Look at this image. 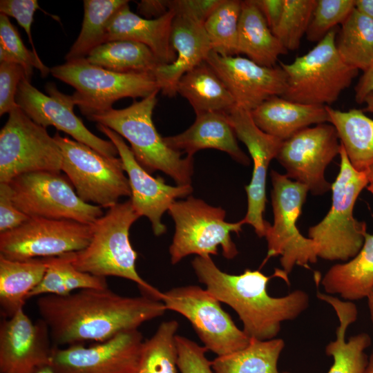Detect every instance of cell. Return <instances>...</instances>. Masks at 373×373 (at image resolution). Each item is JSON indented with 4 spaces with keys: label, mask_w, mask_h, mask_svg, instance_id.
Listing matches in <instances>:
<instances>
[{
    "label": "cell",
    "mask_w": 373,
    "mask_h": 373,
    "mask_svg": "<svg viewBox=\"0 0 373 373\" xmlns=\"http://www.w3.org/2000/svg\"><path fill=\"white\" fill-rule=\"evenodd\" d=\"M251 114L259 128L282 141L312 124L329 122L325 106L294 102L281 96L270 97Z\"/></svg>",
    "instance_id": "26"
},
{
    "label": "cell",
    "mask_w": 373,
    "mask_h": 373,
    "mask_svg": "<svg viewBox=\"0 0 373 373\" xmlns=\"http://www.w3.org/2000/svg\"><path fill=\"white\" fill-rule=\"evenodd\" d=\"M37 307L55 346L98 343L137 329L164 314V304L146 296H120L108 288L85 289L64 296L43 295Z\"/></svg>",
    "instance_id": "1"
},
{
    "label": "cell",
    "mask_w": 373,
    "mask_h": 373,
    "mask_svg": "<svg viewBox=\"0 0 373 373\" xmlns=\"http://www.w3.org/2000/svg\"><path fill=\"white\" fill-rule=\"evenodd\" d=\"M270 175L274 222L266 230L267 254L263 264L280 256L282 270L287 275L295 265L309 269V265L316 263L318 258L317 245L303 236L296 226L309 189L276 171L271 170Z\"/></svg>",
    "instance_id": "9"
},
{
    "label": "cell",
    "mask_w": 373,
    "mask_h": 373,
    "mask_svg": "<svg viewBox=\"0 0 373 373\" xmlns=\"http://www.w3.org/2000/svg\"><path fill=\"white\" fill-rule=\"evenodd\" d=\"M159 90L122 109L111 108L88 119L102 124L126 139L138 163L149 173L160 171L178 185L191 184L192 156L170 148L157 132L153 113Z\"/></svg>",
    "instance_id": "4"
},
{
    "label": "cell",
    "mask_w": 373,
    "mask_h": 373,
    "mask_svg": "<svg viewBox=\"0 0 373 373\" xmlns=\"http://www.w3.org/2000/svg\"><path fill=\"white\" fill-rule=\"evenodd\" d=\"M86 59L93 65L117 73L152 74L162 64L149 47L129 40L106 42L93 49Z\"/></svg>",
    "instance_id": "33"
},
{
    "label": "cell",
    "mask_w": 373,
    "mask_h": 373,
    "mask_svg": "<svg viewBox=\"0 0 373 373\" xmlns=\"http://www.w3.org/2000/svg\"><path fill=\"white\" fill-rule=\"evenodd\" d=\"M171 44L176 53L175 60L171 64H160L152 73L160 90L169 97L178 93L180 79L206 61L211 51L204 24L184 17H175L173 19Z\"/></svg>",
    "instance_id": "22"
},
{
    "label": "cell",
    "mask_w": 373,
    "mask_h": 373,
    "mask_svg": "<svg viewBox=\"0 0 373 373\" xmlns=\"http://www.w3.org/2000/svg\"><path fill=\"white\" fill-rule=\"evenodd\" d=\"M175 15L169 11L153 19L133 12L128 3L111 18L107 29L106 42L129 40L149 47L162 64L172 63L176 53L171 44L172 24Z\"/></svg>",
    "instance_id": "23"
},
{
    "label": "cell",
    "mask_w": 373,
    "mask_h": 373,
    "mask_svg": "<svg viewBox=\"0 0 373 373\" xmlns=\"http://www.w3.org/2000/svg\"><path fill=\"white\" fill-rule=\"evenodd\" d=\"M352 166L365 171L373 165V119L363 109L341 111L325 106Z\"/></svg>",
    "instance_id": "31"
},
{
    "label": "cell",
    "mask_w": 373,
    "mask_h": 373,
    "mask_svg": "<svg viewBox=\"0 0 373 373\" xmlns=\"http://www.w3.org/2000/svg\"><path fill=\"white\" fill-rule=\"evenodd\" d=\"M226 114L237 138L247 146L254 162L251 182L245 186L247 211L242 220L253 227L258 237H265L269 224L263 217L267 203V171L283 141L259 128L250 111L236 105Z\"/></svg>",
    "instance_id": "18"
},
{
    "label": "cell",
    "mask_w": 373,
    "mask_h": 373,
    "mask_svg": "<svg viewBox=\"0 0 373 373\" xmlns=\"http://www.w3.org/2000/svg\"><path fill=\"white\" fill-rule=\"evenodd\" d=\"M48 95L41 93L26 77L19 84L16 102L33 122L47 128L52 126L107 157H116L118 151L110 140H103L89 131L74 113L71 95L60 92L56 85H46Z\"/></svg>",
    "instance_id": "17"
},
{
    "label": "cell",
    "mask_w": 373,
    "mask_h": 373,
    "mask_svg": "<svg viewBox=\"0 0 373 373\" xmlns=\"http://www.w3.org/2000/svg\"><path fill=\"white\" fill-rule=\"evenodd\" d=\"M367 175L368 178V182L370 185H367V189L370 191H373V165L371 166L367 171Z\"/></svg>",
    "instance_id": "53"
},
{
    "label": "cell",
    "mask_w": 373,
    "mask_h": 373,
    "mask_svg": "<svg viewBox=\"0 0 373 373\" xmlns=\"http://www.w3.org/2000/svg\"><path fill=\"white\" fill-rule=\"evenodd\" d=\"M168 212L175 223V233L169 247L171 264L175 265L191 254L216 255L219 246L227 259H233L238 254L231 233L242 231L245 224L242 219L228 222L223 209L193 196L176 200Z\"/></svg>",
    "instance_id": "8"
},
{
    "label": "cell",
    "mask_w": 373,
    "mask_h": 373,
    "mask_svg": "<svg viewBox=\"0 0 373 373\" xmlns=\"http://www.w3.org/2000/svg\"><path fill=\"white\" fill-rule=\"evenodd\" d=\"M242 1L222 0L204 23L211 50L222 56L238 53V24Z\"/></svg>",
    "instance_id": "38"
},
{
    "label": "cell",
    "mask_w": 373,
    "mask_h": 373,
    "mask_svg": "<svg viewBox=\"0 0 373 373\" xmlns=\"http://www.w3.org/2000/svg\"><path fill=\"white\" fill-rule=\"evenodd\" d=\"M316 3V0H285L281 19L272 32L287 50L299 48Z\"/></svg>",
    "instance_id": "40"
},
{
    "label": "cell",
    "mask_w": 373,
    "mask_h": 373,
    "mask_svg": "<svg viewBox=\"0 0 373 373\" xmlns=\"http://www.w3.org/2000/svg\"><path fill=\"white\" fill-rule=\"evenodd\" d=\"M50 73L75 89L73 99L87 118L113 108L119 99H143L160 90L151 73L113 72L89 63L86 58L55 66Z\"/></svg>",
    "instance_id": "7"
},
{
    "label": "cell",
    "mask_w": 373,
    "mask_h": 373,
    "mask_svg": "<svg viewBox=\"0 0 373 373\" xmlns=\"http://www.w3.org/2000/svg\"><path fill=\"white\" fill-rule=\"evenodd\" d=\"M97 128L108 137L118 151L128 175L130 200L135 211L140 217L148 218L155 236L164 234L166 227L161 222L162 215L177 199L192 193L191 184L171 186L161 177H153L138 163L122 136L102 124H97Z\"/></svg>",
    "instance_id": "19"
},
{
    "label": "cell",
    "mask_w": 373,
    "mask_h": 373,
    "mask_svg": "<svg viewBox=\"0 0 373 373\" xmlns=\"http://www.w3.org/2000/svg\"><path fill=\"white\" fill-rule=\"evenodd\" d=\"M143 343L135 329L89 347L54 345L50 366L55 373H137Z\"/></svg>",
    "instance_id": "16"
},
{
    "label": "cell",
    "mask_w": 373,
    "mask_h": 373,
    "mask_svg": "<svg viewBox=\"0 0 373 373\" xmlns=\"http://www.w3.org/2000/svg\"><path fill=\"white\" fill-rule=\"evenodd\" d=\"M317 297L332 307L339 321L336 339L330 341L325 350V354L334 360L327 373H364L368 363L365 350L371 345V337L367 333H360L345 341L348 327L357 319L356 305L322 292H318Z\"/></svg>",
    "instance_id": "25"
},
{
    "label": "cell",
    "mask_w": 373,
    "mask_h": 373,
    "mask_svg": "<svg viewBox=\"0 0 373 373\" xmlns=\"http://www.w3.org/2000/svg\"><path fill=\"white\" fill-rule=\"evenodd\" d=\"M137 5L138 12L146 19L158 18L169 12V0H142Z\"/></svg>",
    "instance_id": "48"
},
{
    "label": "cell",
    "mask_w": 373,
    "mask_h": 373,
    "mask_svg": "<svg viewBox=\"0 0 373 373\" xmlns=\"http://www.w3.org/2000/svg\"><path fill=\"white\" fill-rule=\"evenodd\" d=\"M140 217L130 199L108 209L92 224L88 245L72 253V263L77 269L95 276L130 280L143 295L161 300L162 292L145 281L136 269L137 254L131 244L129 230Z\"/></svg>",
    "instance_id": "3"
},
{
    "label": "cell",
    "mask_w": 373,
    "mask_h": 373,
    "mask_svg": "<svg viewBox=\"0 0 373 373\" xmlns=\"http://www.w3.org/2000/svg\"><path fill=\"white\" fill-rule=\"evenodd\" d=\"M127 0H84L80 32L65 56L66 61L86 58L95 48L106 42L108 23Z\"/></svg>",
    "instance_id": "36"
},
{
    "label": "cell",
    "mask_w": 373,
    "mask_h": 373,
    "mask_svg": "<svg viewBox=\"0 0 373 373\" xmlns=\"http://www.w3.org/2000/svg\"><path fill=\"white\" fill-rule=\"evenodd\" d=\"M41 8L37 0H1L0 12L15 18L24 29L33 52L38 55L33 43L31 26L35 12ZM39 56V55H38Z\"/></svg>",
    "instance_id": "44"
},
{
    "label": "cell",
    "mask_w": 373,
    "mask_h": 373,
    "mask_svg": "<svg viewBox=\"0 0 373 373\" xmlns=\"http://www.w3.org/2000/svg\"><path fill=\"white\" fill-rule=\"evenodd\" d=\"M355 8V0H316L306 32L310 42H319L338 24H343Z\"/></svg>",
    "instance_id": "41"
},
{
    "label": "cell",
    "mask_w": 373,
    "mask_h": 373,
    "mask_svg": "<svg viewBox=\"0 0 373 373\" xmlns=\"http://www.w3.org/2000/svg\"><path fill=\"white\" fill-rule=\"evenodd\" d=\"M161 301L167 310L184 316L207 350L218 356L240 350L251 341L206 288L196 285L174 287L162 292Z\"/></svg>",
    "instance_id": "13"
},
{
    "label": "cell",
    "mask_w": 373,
    "mask_h": 373,
    "mask_svg": "<svg viewBox=\"0 0 373 373\" xmlns=\"http://www.w3.org/2000/svg\"><path fill=\"white\" fill-rule=\"evenodd\" d=\"M0 61L20 64L30 82L34 68L39 70L43 77L50 73V68L40 57L26 47L18 30L3 14H0Z\"/></svg>",
    "instance_id": "39"
},
{
    "label": "cell",
    "mask_w": 373,
    "mask_h": 373,
    "mask_svg": "<svg viewBox=\"0 0 373 373\" xmlns=\"http://www.w3.org/2000/svg\"><path fill=\"white\" fill-rule=\"evenodd\" d=\"M226 113L209 112L196 115L194 123L184 132L164 137L171 149L192 156L200 150L214 149L229 154L240 164L249 165L248 156L240 149Z\"/></svg>",
    "instance_id": "24"
},
{
    "label": "cell",
    "mask_w": 373,
    "mask_h": 373,
    "mask_svg": "<svg viewBox=\"0 0 373 373\" xmlns=\"http://www.w3.org/2000/svg\"><path fill=\"white\" fill-rule=\"evenodd\" d=\"M62 154L61 171L85 202L111 208L121 197L131 196L120 157H107L59 133L53 136Z\"/></svg>",
    "instance_id": "10"
},
{
    "label": "cell",
    "mask_w": 373,
    "mask_h": 373,
    "mask_svg": "<svg viewBox=\"0 0 373 373\" xmlns=\"http://www.w3.org/2000/svg\"><path fill=\"white\" fill-rule=\"evenodd\" d=\"M355 8L373 19V0H355Z\"/></svg>",
    "instance_id": "50"
},
{
    "label": "cell",
    "mask_w": 373,
    "mask_h": 373,
    "mask_svg": "<svg viewBox=\"0 0 373 373\" xmlns=\"http://www.w3.org/2000/svg\"><path fill=\"white\" fill-rule=\"evenodd\" d=\"M62 154L46 128L33 122L18 106L0 131V183L24 173H60Z\"/></svg>",
    "instance_id": "12"
},
{
    "label": "cell",
    "mask_w": 373,
    "mask_h": 373,
    "mask_svg": "<svg viewBox=\"0 0 373 373\" xmlns=\"http://www.w3.org/2000/svg\"><path fill=\"white\" fill-rule=\"evenodd\" d=\"M206 61L224 82L236 105L248 111L285 91L287 75L280 66H262L248 58L222 56L212 50Z\"/></svg>",
    "instance_id": "21"
},
{
    "label": "cell",
    "mask_w": 373,
    "mask_h": 373,
    "mask_svg": "<svg viewBox=\"0 0 373 373\" xmlns=\"http://www.w3.org/2000/svg\"><path fill=\"white\" fill-rule=\"evenodd\" d=\"M72 253L44 258L46 263L44 276L28 298L47 294L64 296L77 289L108 288L106 277L77 269L72 263Z\"/></svg>",
    "instance_id": "34"
},
{
    "label": "cell",
    "mask_w": 373,
    "mask_h": 373,
    "mask_svg": "<svg viewBox=\"0 0 373 373\" xmlns=\"http://www.w3.org/2000/svg\"><path fill=\"white\" fill-rule=\"evenodd\" d=\"M178 327L175 320L164 321L144 341L137 373H177Z\"/></svg>",
    "instance_id": "37"
},
{
    "label": "cell",
    "mask_w": 373,
    "mask_h": 373,
    "mask_svg": "<svg viewBox=\"0 0 373 373\" xmlns=\"http://www.w3.org/2000/svg\"><path fill=\"white\" fill-rule=\"evenodd\" d=\"M355 101L357 104L364 103L366 97L373 93V64L363 72L355 86Z\"/></svg>",
    "instance_id": "49"
},
{
    "label": "cell",
    "mask_w": 373,
    "mask_h": 373,
    "mask_svg": "<svg viewBox=\"0 0 373 373\" xmlns=\"http://www.w3.org/2000/svg\"><path fill=\"white\" fill-rule=\"evenodd\" d=\"M29 218L14 204L10 184L0 183V233L18 227Z\"/></svg>",
    "instance_id": "46"
},
{
    "label": "cell",
    "mask_w": 373,
    "mask_h": 373,
    "mask_svg": "<svg viewBox=\"0 0 373 373\" xmlns=\"http://www.w3.org/2000/svg\"><path fill=\"white\" fill-rule=\"evenodd\" d=\"M191 265L206 289L237 313L243 331L251 338H276L283 322L294 320L309 307V295L301 289L282 297L269 295L267 286L271 276L259 270L229 274L220 270L211 256H197Z\"/></svg>",
    "instance_id": "2"
},
{
    "label": "cell",
    "mask_w": 373,
    "mask_h": 373,
    "mask_svg": "<svg viewBox=\"0 0 373 373\" xmlns=\"http://www.w3.org/2000/svg\"><path fill=\"white\" fill-rule=\"evenodd\" d=\"M36 373H55L50 366H47L46 367L42 368L41 370H39Z\"/></svg>",
    "instance_id": "55"
},
{
    "label": "cell",
    "mask_w": 373,
    "mask_h": 373,
    "mask_svg": "<svg viewBox=\"0 0 373 373\" xmlns=\"http://www.w3.org/2000/svg\"><path fill=\"white\" fill-rule=\"evenodd\" d=\"M26 77L23 68L18 64L0 63V115L10 113L19 106L16 102L18 86Z\"/></svg>",
    "instance_id": "43"
},
{
    "label": "cell",
    "mask_w": 373,
    "mask_h": 373,
    "mask_svg": "<svg viewBox=\"0 0 373 373\" xmlns=\"http://www.w3.org/2000/svg\"><path fill=\"white\" fill-rule=\"evenodd\" d=\"M222 0H169V11L175 17L204 23Z\"/></svg>",
    "instance_id": "45"
},
{
    "label": "cell",
    "mask_w": 373,
    "mask_h": 373,
    "mask_svg": "<svg viewBox=\"0 0 373 373\" xmlns=\"http://www.w3.org/2000/svg\"><path fill=\"white\" fill-rule=\"evenodd\" d=\"M46 271L44 258L17 260L0 255V306L4 318L12 317L23 308Z\"/></svg>",
    "instance_id": "30"
},
{
    "label": "cell",
    "mask_w": 373,
    "mask_h": 373,
    "mask_svg": "<svg viewBox=\"0 0 373 373\" xmlns=\"http://www.w3.org/2000/svg\"><path fill=\"white\" fill-rule=\"evenodd\" d=\"M364 373H373V350L368 358V363Z\"/></svg>",
    "instance_id": "54"
},
{
    "label": "cell",
    "mask_w": 373,
    "mask_h": 373,
    "mask_svg": "<svg viewBox=\"0 0 373 373\" xmlns=\"http://www.w3.org/2000/svg\"><path fill=\"white\" fill-rule=\"evenodd\" d=\"M339 173L332 184L331 207L318 224L309 227L308 236L317 245L318 256L327 260L347 261L361 249L367 225L354 216L356 201L369 182L365 171H356L341 144Z\"/></svg>",
    "instance_id": "5"
},
{
    "label": "cell",
    "mask_w": 373,
    "mask_h": 373,
    "mask_svg": "<svg viewBox=\"0 0 373 373\" xmlns=\"http://www.w3.org/2000/svg\"><path fill=\"white\" fill-rule=\"evenodd\" d=\"M364 103L365 104V107L363 111L373 113V93H371L366 97Z\"/></svg>",
    "instance_id": "51"
},
{
    "label": "cell",
    "mask_w": 373,
    "mask_h": 373,
    "mask_svg": "<svg viewBox=\"0 0 373 373\" xmlns=\"http://www.w3.org/2000/svg\"><path fill=\"white\" fill-rule=\"evenodd\" d=\"M8 184L14 204L29 218L91 224L104 214L101 207L83 201L68 178L60 173H24Z\"/></svg>",
    "instance_id": "11"
},
{
    "label": "cell",
    "mask_w": 373,
    "mask_h": 373,
    "mask_svg": "<svg viewBox=\"0 0 373 373\" xmlns=\"http://www.w3.org/2000/svg\"><path fill=\"white\" fill-rule=\"evenodd\" d=\"M336 48L348 66L365 71L373 64V19L355 8L341 25Z\"/></svg>",
    "instance_id": "35"
},
{
    "label": "cell",
    "mask_w": 373,
    "mask_h": 373,
    "mask_svg": "<svg viewBox=\"0 0 373 373\" xmlns=\"http://www.w3.org/2000/svg\"><path fill=\"white\" fill-rule=\"evenodd\" d=\"M177 93L187 99L196 115L209 112L227 113L236 105L224 82L206 61L180 79Z\"/></svg>",
    "instance_id": "29"
},
{
    "label": "cell",
    "mask_w": 373,
    "mask_h": 373,
    "mask_svg": "<svg viewBox=\"0 0 373 373\" xmlns=\"http://www.w3.org/2000/svg\"><path fill=\"white\" fill-rule=\"evenodd\" d=\"M238 53L258 65L274 67L288 50L274 35L254 0L242 1L238 24Z\"/></svg>",
    "instance_id": "28"
},
{
    "label": "cell",
    "mask_w": 373,
    "mask_h": 373,
    "mask_svg": "<svg viewBox=\"0 0 373 373\" xmlns=\"http://www.w3.org/2000/svg\"><path fill=\"white\" fill-rule=\"evenodd\" d=\"M373 195V191H370ZM327 294L345 300L367 298L373 289V234L366 233L358 254L345 263L331 267L321 280Z\"/></svg>",
    "instance_id": "27"
},
{
    "label": "cell",
    "mask_w": 373,
    "mask_h": 373,
    "mask_svg": "<svg viewBox=\"0 0 373 373\" xmlns=\"http://www.w3.org/2000/svg\"><path fill=\"white\" fill-rule=\"evenodd\" d=\"M254 1L273 32L281 19L285 0H254Z\"/></svg>",
    "instance_id": "47"
},
{
    "label": "cell",
    "mask_w": 373,
    "mask_h": 373,
    "mask_svg": "<svg viewBox=\"0 0 373 373\" xmlns=\"http://www.w3.org/2000/svg\"><path fill=\"white\" fill-rule=\"evenodd\" d=\"M340 149L336 129L326 122L305 128L283 141L276 159L287 178L305 185L313 195H322L332 189L325 172Z\"/></svg>",
    "instance_id": "15"
},
{
    "label": "cell",
    "mask_w": 373,
    "mask_h": 373,
    "mask_svg": "<svg viewBox=\"0 0 373 373\" xmlns=\"http://www.w3.org/2000/svg\"><path fill=\"white\" fill-rule=\"evenodd\" d=\"M336 28L304 55L280 62L287 75L281 96L297 103L330 106L348 88L358 70L346 64L336 48Z\"/></svg>",
    "instance_id": "6"
},
{
    "label": "cell",
    "mask_w": 373,
    "mask_h": 373,
    "mask_svg": "<svg viewBox=\"0 0 373 373\" xmlns=\"http://www.w3.org/2000/svg\"><path fill=\"white\" fill-rule=\"evenodd\" d=\"M178 367L181 373H213L207 349L182 336H176Z\"/></svg>",
    "instance_id": "42"
},
{
    "label": "cell",
    "mask_w": 373,
    "mask_h": 373,
    "mask_svg": "<svg viewBox=\"0 0 373 373\" xmlns=\"http://www.w3.org/2000/svg\"><path fill=\"white\" fill-rule=\"evenodd\" d=\"M92 231V224L30 218L18 227L0 233V255L25 260L77 252L88 245Z\"/></svg>",
    "instance_id": "14"
},
{
    "label": "cell",
    "mask_w": 373,
    "mask_h": 373,
    "mask_svg": "<svg viewBox=\"0 0 373 373\" xmlns=\"http://www.w3.org/2000/svg\"><path fill=\"white\" fill-rule=\"evenodd\" d=\"M367 298L373 329V289Z\"/></svg>",
    "instance_id": "52"
},
{
    "label": "cell",
    "mask_w": 373,
    "mask_h": 373,
    "mask_svg": "<svg viewBox=\"0 0 373 373\" xmlns=\"http://www.w3.org/2000/svg\"><path fill=\"white\" fill-rule=\"evenodd\" d=\"M285 341L274 338L260 341L251 338L245 348L231 354L218 356L211 361L215 373H291L280 372L278 361Z\"/></svg>",
    "instance_id": "32"
},
{
    "label": "cell",
    "mask_w": 373,
    "mask_h": 373,
    "mask_svg": "<svg viewBox=\"0 0 373 373\" xmlns=\"http://www.w3.org/2000/svg\"><path fill=\"white\" fill-rule=\"evenodd\" d=\"M53 343L41 318L33 323L23 308L0 325L1 373H36L50 366Z\"/></svg>",
    "instance_id": "20"
}]
</instances>
